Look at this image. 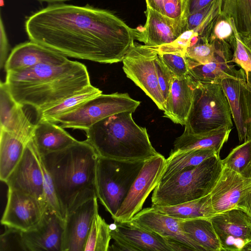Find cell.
Here are the masks:
<instances>
[{
  "instance_id": "obj_47",
  "label": "cell",
  "mask_w": 251,
  "mask_h": 251,
  "mask_svg": "<svg viewBox=\"0 0 251 251\" xmlns=\"http://www.w3.org/2000/svg\"><path fill=\"white\" fill-rule=\"evenodd\" d=\"M240 37L246 48L251 52V35Z\"/></svg>"
},
{
  "instance_id": "obj_31",
  "label": "cell",
  "mask_w": 251,
  "mask_h": 251,
  "mask_svg": "<svg viewBox=\"0 0 251 251\" xmlns=\"http://www.w3.org/2000/svg\"><path fill=\"white\" fill-rule=\"evenodd\" d=\"M240 79L225 78L221 81L220 84L229 103L239 140L241 143L246 140V131L240 97Z\"/></svg>"
},
{
  "instance_id": "obj_37",
  "label": "cell",
  "mask_w": 251,
  "mask_h": 251,
  "mask_svg": "<svg viewBox=\"0 0 251 251\" xmlns=\"http://www.w3.org/2000/svg\"><path fill=\"white\" fill-rule=\"evenodd\" d=\"M185 56L192 60L202 64L214 61L220 57L226 58L229 61L231 59L227 56L218 53L213 44L202 38H200L197 43L187 49Z\"/></svg>"
},
{
  "instance_id": "obj_20",
  "label": "cell",
  "mask_w": 251,
  "mask_h": 251,
  "mask_svg": "<svg viewBox=\"0 0 251 251\" xmlns=\"http://www.w3.org/2000/svg\"><path fill=\"white\" fill-rule=\"evenodd\" d=\"M68 59L61 53L32 41L20 44L12 50L5 64L6 72L46 64L62 65Z\"/></svg>"
},
{
  "instance_id": "obj_2",
  "label": "cell",
  "mask_w": 251,
  "mask_h": 251,
  "mask_svg": "<svg viewBox=\"0 0 251 251\" xmlns=\"http://www.w3.org/2000/svg\"><path fill=\"white\" fill-rule=\"evenodd\" d=\"M14 100L37 112L60 102L91 85L86 67L69 60L59 65L42 64L6 72L5 82Z\"/></svg>"
},
{
  "instance_id": "obj_30",
  "label": "cell",
  "mask_w": 251,
  "mask_h": 251,
  "mask_svg": "<svg viewBox=\"0 0 251 251\" xmlns=\"http://www.w3.org/2000/svg\"><path fill=\"white\" fill-rule=\"evenodd\" d=\"M221 13L232 20L240 36L251 35V0H222Z\"/></svg>"
},
{
  "instance_id": "obj_18",
  "label": "cell",
  "mask_w": 251,
  "mask_h": 251,
  "mask_svg": "<svg viewBox=\"0 0 251 251\" xmlns=\"http://www.w3.org/2000/svg\"><path fill=\"white\" fill-rule=\"evenodd\" d=\"M98 198L83 203L65 218L63 251H84L94 216L98 211Z\"/></svg>"
},
{
  "instance_id": "obj_49",
  "label": "cell",
  "mask_w": 251,
  "mask_h": 251,
  "mask_svg": "<svg viewBox=\"0 0 251 251\" xmlns=\"http://www.w3.org/2000/svg\"><path fill=\"white\" fill-rule=\"evenodd\" d=\"M251 251V242L247 244L243 248L242 251Z\"/></svg>"
},
{
  "instance_id": "obj_28",
  "label": "cell",
  "mask_w": 251,
  "mask_h": 251,
  "mask_svg": "<svg viewBox=\"0 0 251 251\" xmlns=\"http://www.w3.org/2000/svg\"><path fill=\"white\" fill-rule=\"evenodd\" d=\"M181 225L184 232L202 251H223L210 219L200 218L181 221Z\"/></svg>"
},
{
  "instance_id": "obj_8",
  "label": "cell",
  "mask_w": 251,
  "mask_h": 251,
  "mask_svg": "<svg viewBox=\"0 0 251 251\" xmlns=\"http://www.w3.org/2000/svg\"><path fill=\"white\" fill-rule=\"evenodd\" d=\"M205 205L209 219L233 209H240L251 218V164L243 173L223 166L205 196Z\"/></svg>"
},
{
  "instance_id": "obj_15",
  "label": "cell",
  "mask_w": 251,
  "mask_h": 251,
  "mask_svg": "<svg viewBox=\"0 0 251 251\" xmlns=\"http://www.w3.org/2000/svg\"><path fill=\"white\" fill-rule=\"evenodd\" d=\"M45 209V206L34 197L8 188L7 203L1 224L26 232L39 224Z\"/></svg>"
},
{
  "instance_id": "obj_16",
  "label": "cell",
  "mask_w": 251,
  "mask_h": 251,
  "mask_svg": "<svg viewBox=\"0 0 251 251\" xmlns=\"http://www.w3.org/2000/svg\"><path fill=\"white\" fill-rule=\"evenodd\" d=\"M146 21L144 25L133 28L134 39L148 47L167 44L186 30V19H171L146 5Z\"/></svg>"
},
{
  "instance_id": "obj_25",
  "label": "cell",
  "mask_w": 251,
  "mask_h": 251,
  "mask_svg": "<svg viewBox=\"0 0 251 251\" xmlns=\"http://www.w3.org/2000/svg\"><path fill=\"white\" fill-rule=\"evenodd\" d=\"M231 129L224 128L199 134H192L184 131L175 140L171 152L202 149L214 150L220 154L222 148L228 140Z\"/></svg>"
},
{
  "instance_id": "obj_35",
  "label": "cell",
  "mask_w": 251,
  "mask_h": 251,
  "mask_svg": "<svg viewBox=\"0 0 251 251\" xmlns=\"http://www.w3.org/2000/svg\"><path fill=\"white\" fill-rule=\"evenodd\" d=\"M207 40L209 43H219L227 46L233 51L236 37L232 20L220 12L213 24Z\"/></svg>"
},
{
  "instance_id": "obj_39",
  "label": "cell",
  "mask_w": 251,
  "mask_h": 251,
  "mask_svg": "<svg viewBox=\"0 0 251 251\" xmlns=\"http://www.w3.org/2000/svg\"><path fill=\"white\" fill-rule=\"evenodd\" d=\"M157 54L174 77L182 79L189 75L188 63L185 55L177 53H160Z\"/></svg>"
},
{
  "instance_id": "obj_14",
  "label": "cell",
  "mask_w": 251,
  "mask_h": 251,
  "mask_svg": "<svg viewBox=\"0 0 251 251\" xmlns=\"http://www.w3.org/2000/svg\"><path fill=\"white\" fill-rule=\"evenodd\" d=\"M210 219L223 251H242L251 242V218L244 211L230 209Z\"/></svg>"
},
{
  "instance_id": "obj_44",
  "label": "cell",
  "mask_w": 251,
  "mask_h": 251,
  "mask_svg": "<svg viewBox=\"0 0 251 251\" xmlns=\"http://www.w3.org/2000/svg\"><path fill=\"white\" fill-rule=\"evenodd\" d=\"M9 44L6 33L1 15L0 19V69L4 67L8 57Z\"/></svg>"
},
{
  "instance_id": "obj_38",
  "label": "cell",
  "mask_w": 251,
  "mask_h": 251,
  "mask_svg": "<svg viewBox=\"0 0 251 251\" xmlns=\"http://www.w3.org/2000/svg\"><path fill=\"white\" fill-rule=\"evenodd\" d=\"M200 39L199 35L194 30H186L172 43L159 46L147 47L157 53H177L185 55L187 49L197 43Z\"/></svg>"
},
{
  "instance_id": "obj_29",
  "label": "cell",
  "mask_w": 251,
  "mask_h": 251,
  "mask_svg": "<svg viewBox=\"0 0 251 251\" xmlns=\"http://www.w3.org/2000/svg\"><path fill=\"white\" fill-rule=\"evenodd\" d=\"M102 94L91 84L65 99L58 104L37 112V121L52 122L55 118L77 108L84 103Z\"/></svg>"
},
{
  "instance_id": "obj_4",
  "label": "cell",
  "mask_w": 251,
  "mask_h": 251,
  "mask_svg": "<svg viewBox=\"0 0 251 251\" xmlns=\"http://www.w3.org/2000/svg\"><path fill=\"white\" fill-rule=\"evenodd\" d=\"M86 141L100 157L125 161H145L158 155L146 128L138 126L132 112L101 120L85 130Z\"/></svg>"
},
{
  "instance_id": "obj_10",
  "label": "cell",
  "mask_w": 251,
  "mask_h": 251,
  "mask_svg": "<svg viewBox=\"0 0 251 251\" xmlns=\"http://www.w3.org/2000/svg\"><path fill=\"white\" fill-rule=\"evenodd\" d=\"M157 56L154 50L134 43L122 61L123 69L126 76L163 111L165 100L158 84L155 63Z\"/></svg>"
},
{
  "instance_id": "obj_23",
  "label": "cell",
  "mask_w": 251,
  "mask_h": 251,
  "mask_svg": "<svg viewBox=\"0 0 251 251\" xmlns=\"http://www.w3.org/2000/svg\"><path fill=\"white\" fill-rule=\"evenodd\" d=\"M49 121H37L32 139L40 155L62 150L78 141L63 128Z\"/></svg>"
},
{
  "instance_id": "obj_1",
  "label": "cell",
  "mask_w": 251,
  "mask_h": 251,
  "mask_svg": "<svg viewBox=\"0 0 251 251\" xmlns=\"http://www.w3.org/2000/svg\"><path fill=\"white\" fill-rule=\"evenodd\" d=\"M31 41L62 54L100 63L122 61L134 44L133 28L107 10L50 4L27 18Z\"/></svg>"
},
{
  "instance_id": "obj_50",
  "label": "cell",
  "mask_w": 251,
  "mask_h": 251,
  "mask_svg": "<svg viewBox=\"0 0 251 251\" xmlns=\"http://www.w3.org/2000/svg\"><path fill=\"white\" fill-rule=\"evenodd\" d=\"M247 50L249 53V56H250V59H251V52L249 50H248L247 49Z\"/></svg>"
},
{
  "instance_id": "obj_17",
  "label": "cell",
  "mask_w": 251,
  "mask_h": 251,
  "mask_svg": "<svg viewBox=\"0 0 251 251\" xmlns=\"http://www.w3.org/2000/svg\"><path fill=\"white\" fill-rule=\"evenodd\" d=\"M65 220L46 208L41 220L33 229L23 231L27 251H63Z\"/></svg>"
},
{
  "instance_id": "obj_3",
  "label": "cell",
  "mask_w": 251,
  "mask_h": 251,
  "mask_svg": "<svg viewBox=\"0 0 251 251\" xmlns=\"http://www.w3.org/2000/svg\"><path fill=\"white\" fill-rule=\"evenodd\" d=\"M40 156L53 182L65 218L83 203L97 197L99 155L86 140Z\"/></svg>"
},
{
  "instance_id": "obj_41",
  "label": "cell",
  "mask_w": 251,
  "mask_h": 251,
  "mask_svg": "<svg viewBox=\"0 0 251 251\" xmlns=\"http://www.w3.org/2000/svg\"><path fill=\"white\" fill-rule=\"evenodd\" d=\"M5 226L0 237V251H27L25 244L23 231L13 227Z\"/></svg>"
},
{
  "instance_id": "obj_22",
  "label": "cell",
  "mask_w": 251,
  "mask_h": 251,
  "mask_svg": "<svg viewBox=\"0 0 251 251\" xmlns=\"http://www.w3.org/2000/svg\"><path fill=\"white\" fill-rule=\"evenodd\" d=\"M193 83L189 75L182 79L173 78L163 111L164 116L175 124H186L193 100Z\"/></svg>"
},
{
  "instance_id": "obj_40",
  "label": "cell",
  "mask_w": 251,
  "mask_h": 251,
  "mask_svg": "<svg viewBox=\"0 0 251 251\" xmlns=\"http://www.w3.org/2000/svg\"><path fill=\"white\" fill-rule=\"evenodd\" d=\"M240 97L246 126V140L251 141V72L240 79Z\"/></svg>"
},
{
  "instance_id": "obj_48",
  "label": "cell",
  "mask_w": 251,
  "mask_h": 251,
  "mask_svg": "<svg viewBox=\"0 0 251 251\" xmlns=\"http://www.w3.org/2000/svg\"><path fill=\"white\" fill-rule=\"evenodd\" d=\"M38 0L42 1H45V2H47L49 3H61V2L68 1L69 0Z\"/></svg>"
},
{
  "instance_id": "obj_24",
  "label": "cell",
  "mask_w": 251,
  "mask_h": 251,
  "mask_svg": "<svg viewBox=\"0 0 251 251\" xmlns=\"http://www.w3.org/2000/svg\"><path fill=\"white\" fill-rule=\"evenodd\" d=\"M189 75L195 80L202 82H215L227 78L241 79L246 75L242 68L236 70L229 60L220 57L206 64L198 63L187 58Z\"/></svg>"
},
{
  "instance_id": "obj_26",
  "label": "cell",
  "mask_w": 251,
  "mask_h": 251,
  "mask_svg": "<svg viewBox=\"0 0 251 251\" xmlns=\"http://www.w3.org/2000/svg\"><path fill=\"white\" fill-rule=\"evenodd\" d=\"M27 142L0 129V179L5 182L21 160Z\"/></svg>"
},
{
  "instance_id": "obj_9",
  "label": "cell",
  "mask_w": 251,
  "mask_h": 251,
  "mask_svg": "<svg viewBox=\"0 0 251 251\" xmlns=\"http://www.w3.org/2000/svg\"><path fill=\"white\" fill-rule=\"evenodd\" d=\"M140 103L126 93L101 94L75 110L55 118L52 122L61 123L63 128L85 131L111 115L126 111L134 112Z\"/></svg>"
},
{
  "instance_id": "obj_46",
  "label": "cell",
  "mask_w": 251,
  "mask_h": 251,
  "mask_svg": "<svg viewBox=\"0 0 251 251\" xmlns=\"http://www.w3.org/2000/svg\"><path fill=\"white\" fill-rule=\"evenodd\" d=\"M146 5L155 11L165 15V8L168 7L175 0H145Z\"/></svg>"
},
{
  "instance_id": "obj_19",
  "label": "cell",
  "mask_w": 251,
  "mask_h": 251,
  "mask_svg": "<svg viewBox=\"0 0 251 251\" xmlns=\"http://www.w3.org/2000/svg\"><path fill=\"white\" fill-rule=\"evenodd\" d=\"M130 221L143 228L181 243L191 251H202V249L184 232L181 220L162 214L152 207L142 209Z\"/></svg>"
},
{
  "instance_id": "obj_42",
  "label": "cell",
  "mask_w": 251,
  "mask_h": 251,
  "mask_svg": "<svg viewBox=\"0 0 251 251\" xmlns=\"http://www.w3.org/2000/svg\"><path fill=\"white\" fill-rule=\"evenodd\" d=\"M236 44L233 49L232 57L230 63L239 66L244 71L246 77L251 72V61L246 47L243 44L234 25Z\"/></svg>"
},
{
  "instance_id": "obj_27",
  "label": "cell",
  "mask_w": 251,
  "mask_h": 251,
  "mask_svg": "<svg viewBox=\"0 0 251 251\" xmlns=\"http://www.w3.org/2000/svg\"><path fill=\"white\" fill-rule=\"evenodd\" d=\"M220 157V153L211 149H195L171 152L160 181L164 180L185 169L199 165L205 160Z\"/></svg>"
},
{
  "instance_id": "obj_43",
  "label": "cell",
  "mask_w": 251,
  "mask_h": 251,
  "mask_svg": "<svg viewBox=\"0 0 251 251\" xmlns=\"http://www.w3.org/2000/svg\"><path fill=\"white\" fill-rule=\"evenodd\" d=\"M155 63L158 84L165 102L170 93L174 76L158 56Z\"/></svg>"
},
{
  "instance_id": "obj_11",
  "label": "cell",
  "mask_w": 251,
  "mask_h": 251,
  "mask_svg": "<svg viewBox=\"0 0 251 251\" xmlns=\"http://www.w3.org/2000/svg\"><path fill=\"white\" fill-rule=\"evenodd\" d=\"M112 238L115 241L108 251H191L187 246L175 240L143 228L131 221H114L110 225Z\"/></svg>"
},
{
  "instance_id": "obj_34",
  "label": "cell",
  "mask_w": 251,
  "mask_h": 251,
  "mask_svg": "<svg viewBox=\"0 0 251 251\" xmlns=\"http://www.w3.org/2000/svg\"><path fill=\"white\" fill-rule=\"evenodd\" d=\"M111 239L110 225L97 212L92 221L84 251H108Z\"/></svg>"
},
{
  "instance_id": "obj_12",
  "label": "cell",
  "mask_w": 251,
  "mask_h": 251,
  "mask_svg": "<svg viewBox=\"0 0 251 251\" xmlns=\"http://www.w3.org/2000/svg\"><path fill=\"white\" fill-rule=\"evenodd\" d=\"M166 161L159 153L145 161L126 198L112 218L114 221H129L142 210L147 198L160 181Z\"/></svg>"
},
{
  "instance_id": "obj_36",
  "label": "cell",
  "mask_w": 251,
  "mask_h": 251,
  "mask_svg": "<svg viewBox=\"0 0 251 251\" xmlns=\"http://www.w3.org/2000/svg\"><path fill=\"white\" fill-rule=\"evenodd\" d=\"M223 166L243 173L251 164V141L246 140L232 149L227 156L222 159Z\"/></svg>"
},
{
  "instance_id": "obj_13",
  "label": "cell",
  "mask_w": 251,
  "mask_h": 251,
  "mask_svg": "<svg viewBox=\"0 0 251 251\" xmlns=\"http://www.w3.org/2000/svg\"><path fill=\"white\" fill-rule=\"evenodd\" d=\"M44 180L41 156L31 139L27 143L21 160L5 183L9 188L34 197L46 208Z\"/></svg>"
},
{
  "instance_id": "obj_33",
  "label": "cell",
  "mask_w": 251,
  "mask_h": 251,
  "mask_svg": "<svg viewBox=\"0 0 251 251\" xmlns=\"http://www.w3.org/2000/svg\"><path fill=\"white\" fill-rule=\"evenodd\" d=\"M151 207L162 214L181 221L200 218H209L205 205V196L178 204L174 205L152 204Z\"/></svg>"
},
{
  "instance_id": "obj_5",
  "label": "cell",
  "mask_w": 251,
  "mask_h": 251,
  "mask_svg": "<svg viewBox=\"0 0 251 251\" xmlns=\"http://www.w3.org/2000/svg\"><path fill=\"white\" fill-rule=\"evenodd\" d=\"M222 166L220 157H213L160 181L153 190L152 204L174 205L207 196Z\"/></svg>"
},
{
  "instance_id": "obj_32",
  "label": "cell",
  "mask_w": 251,
  "mask_h": 251,
  "mask_svg": "<svg viewBox=\"0 0 251 251\" xmlns=\"http://www.w3.org/2000/svg\"><path fill=\"white\" fill-rule=\"evenodd\" d=\"M222 0H214L186 18V30H194L200 38L207 39L212 25L221 12Z\"/></svg>"
},
{
  "instance_id": "obj_21",
  "label": "cell",
  "mask_w": 251,
  "mask_h": 251,
  "mask_svg": "<svg viewBox=\"0 0 251 251\" xmlns=\"http://www.w3.org/2000/svg\"><path fill=\"white\" fill-rule=\"evenodd\" d=\"M9 93L5 82L0 84V124L4 129L28 142L32 138L35 124H32Z\"/></svg>"
},
{
  "instance_id": "obj_7",
  "label": "cell",
  "mask_w": 251,
  "mask_h": 251,
  "mask_svg": "<svg viewBox=\"0 0 251 251\" xmlns=\"http://www.w3.org/2000/svg\"><path fill=\"white\" fill-rule=\"evenodd\" d=\"M145 161H125L99 156L96 178L98 199L114 218Z\"/></svg>"
},
{
  "instance_id": "obj_45",
  "label": "cell",
  "mask_w": 251,
  "mask_h": 251,
  "mask_svg": "<svg viewBox=\"0 0 251 251\" xmlns=\"http://www.w3.org/2000/svg\"><path fill=\"white\" fill-rule=\"evenodd\" d=\"M214 0H184L182 17L186 19L189 15L205 7Z\"/></svg>"
},
{
  "instance_id": "obj_6",
  "label": "cell",
  "mask_w": 251,
  "mask_h": 251,
  "mask_svg": "<svg viewBox=\"0 0 251 251\" xmlns=\"http://www.w3.org/2000/svg\"><path fill=\"white\" fill-rule=\"evenodd\" d=\"M193 80V100L184 131L199 134L232 129L231 109L221 84Z\"/></svg>"
}]
</instances>
